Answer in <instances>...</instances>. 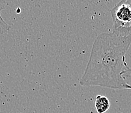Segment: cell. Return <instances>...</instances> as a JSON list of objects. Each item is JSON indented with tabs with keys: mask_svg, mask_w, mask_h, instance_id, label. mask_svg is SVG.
<instances>
[{
	"mask_svg": "<svg viewBox=\"0 0 131 113\" xmlns=\"http://www.w3.org/2000/svg\"><path fill=\"white\" fill-rule=\"evenodd\" d=\"M95 106L97 112L104 113L109 109L110 103L108 97L98 95L95 99Z\"/></svg>",
	"mask_w": 131,
	"mask_h": 113,
	"instance_id": "3",
	"label": "cell"
},
{
	"mask_svg": "<svg viewBox=\"0 0 131 113\" xmlns=\"http://www.w3.org/2000/svg\"><path fill=\"white\" fill-rule=\"evenodd\" d=\"M7 4L5 0H0V33L4 34L10 31V26L5 21L1 15V12L7 9Z\"/></svg>",
	"mask_w": 131,
	"mask_h": 113,
	"instance_id": "4",
	"label": "cell"
},
{
	"mask_svg": "<svg viewBox=\"0 0 131 113\" xmlns=\"http://www.w3.org/2000/svg\"><path fill=\"white\" fill-rule=\"evenodd\" d=\"M130 34H131V26L128 28V29H127V32H126V35H127V36L130 35Z\"/></svg>",
	"mask_w": 131,
	"mask_h": 113,
	"instance_id": "6",
	"label": "cell"
},
{
	"mask_svg": "<svg viewBox=\"0 0 131 113\" xmlns=\"http://www.w3.org/2000/svg\"><path fill=\"white\" fill-rule=\"evenodd\" d=\"M110 12L114 22V33L127 36V30L131 26V0H121Z\"/></svg>",
	"mask_w": 131,
	"mask_h": 113,
	"instance_id": "2",
	"label": "cell"
},
{
	"mask_svg": "<svg viewBox=\"0 0 131 113\" xmlns=\"http://www.w3.org/2000/svg\"><path fill=\"white\" fill-rule=\"evenodd\" d=\"M130 44L131 34L120 36L114 32L99 34L93 42L80 84L131 90V85L124 78L129 67L126 62V55Z\"/></svg>",
	"mask_w": 131,
	"mask_h": 113,
	"instance_id": "1",
	"label": "cell"
},
{
	"mask_svg": "<svg viewBox=\"0 0 131 113\" xmlns=\"http://www.w3.org/2000/svg\"><path fill=\"white\" fill-rule=\"evenodd\" d=\"M124 78L125 79L126 81L128 84L131 85V68L128 67L127 72L124 75Z\"/></svg>",
	"mask_w": 131,
	"mask_h": 113,
	"instance_id": "5",
	"label": "cell"
}]
</instances>
